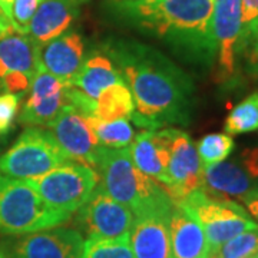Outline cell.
Listing matches in <instances>:
<instances>
[{
  "instance_id": "1",
  "label": "cell",
  "mask_w": 258,
  "mask_h": 258,
  "mask_svg": "<svg viewBox=\"0 0 258 258\" xmlns=\"http://www.w3.org/2000/svg\"><path fill=\"white\" fill-rule=\"evenodd\" d=\"M129 82L135 122L149 131L188 122L191 82L175 64L145 47L115 52Z\"/></svg>"
},
{
  "instance_id": "2",
  "label": "cell",
  "mask_w": 258,
  "mask_h": 258,
  "mask_svg": "<svg viewBox=\"0 0 258 258\" xmlns=\"http://www.w3.org/2000/svg\"><path fill=\"white\" fill-rule=\"evenodd\" d=\"M215 0H141L134 3L144 26L176 40L201 62H210L217 47L211 33Z\"/></svg>"
},
{
  "instance_id": "3",
  "label": "cell",
  "mask_w": 258,
  "mask_h": 258,
  "mask_svg": "<svg viewBox=\"0 0 258 258\" xmlns=\"http://www.w3.org/2000/svg\"><path fill=\"white\" fill-rule=\"evenodd\" d=\"M95 171L106 192L128 207L134 217L145 212H171L175 205L164 185L134 165L128 148L99 147Z\"/></svg>"
},
{
  "instance_id": "4",
  "label": "cell",
  "mask_w": 258,
  "mask_h": 258,
  "mask_svg": "<svg viewBox=\"0 0 258 258\" xmlns=\"http://www.w3.org/2000/svg\"><path fill=\"white\" fill-rule=\"evenodd\" d=\"M68 220L69 215L47 205L28 181L0 174V234L25 235Z\"/></svg>"
},
{
  "instance_id": "5",
  "label": "cell",
  "mask_w": 258,
  "mask_h": 258,
  "mask_svg": "<svg viewBox=\"0 0 258 258\" xmlns=\"http://www.w3.org/2000/svg\"><path fill=\"white\" fill-rule=\"evenodd\" d=\"M71 162L47 129L30 126L0 157V174L16 179H33Z\"/></svg>"
},
{
  "instance_id": "6",
  "label": "cell",
  "mask_w": 258,
  "mask_h": 258,
  "mask_svg": "<svg viewBox=\"0 0 258 258\" xmlns=\"http://www.w3.org/2000/svg\"><path fill=\"white\" fill-rule=\"evenodd\" d=\"M176 204L188 208L203 225L210 245V254L241 232L258 228L257 222L249 218L240 204L211 197L203 189L194 191Z\"/></svg>"
},
{
  "instance_id": "7",
  "label": "cell",
  "mask_w": 258,
  "mask_h": 258,
  "mask_svg": "<svg viewBox=\"0 0 258 258\" xmlns=\"http://www.w3.org/2000/svg\"><path fill=\"white\" fill-rule=\"evenodd\" d=\"M28 182L47 205L71 217L89 200L99 182V175L91 166L71 161Z\"/></svg>"
},
{
  "instance_id": "8",
  "label": "cell",
  "mask_w": 258,
  "mask_h": 258,
  "mask_svg": "<svg viewBox=\"0 0 258 258\" xmlns=\"http://www.w3.org/2000/svg\"><path fill=\"white\" fill-rule=\"evenodd\" d=\"M168 149L165 189L174 203L182 201L189 194L203 188L204 166L191 137L181 129L161 131Z\"/></svg>"
},
{
  "instance_id": "9",
  "label": "cell",
  "mask_w": 258,
  "mask_h": 258,
  "mask_svg": "<svg viewBox=\"0 0 258 258\" xmlns=\"http://www.w3.org/2000/svg\"><path fill=\"white\" fill-rule=\"evenodd\" d=\"M91 119L92 115L68 103L46 129L69 161L95 169L101 145L93 132Z\"/></svg>"
},
{
  "instance_id": "10",
  "label": "cell",
  "mask_w": 258,
  "mask_h": 258,
  "mask_svg": "<svg viewBox=\"0 0 258 258\" xmlns=\"http://www.w3.org/2000/svg\"><path fill=\"white\" fill-rule=\"evenodd\" d=\"M78 221L88 238L112 240L128 237L134 214L123 204L112 198L101 182H98L89 200L79 208Z\"/></svg>"
},
{
  "instance_id": "11",
  "label": "cell",
  "mask_w": 258,
  "mask_h": 258,
  "mask_svg": "<svg viewBox=\"0 0 258 258\" xmlns=\"http://www.w3.org/2000/svg\"><path fill=\"white\" fill-rule=\"evenodd\" d=\"M211 33L218 52L222 79L235 74L237 53L242 40L241 0H215L211 18Z\"/></svg>"
},
{
  "instance_id": "12",
  "label": "cell",
  "mask_w": 258,
  "mask_h": 258,
  "mask_svg": "<svg viewBox=\"0 0 258 258\" xmlns=\"http://www.w3.org/2000/svg\"><path fill=\"white\" fill-rule=\"evenodd\" d=\"M83 242L79 231L55 227L25 234L13 245L12 258H81Z\"/></svg>"
},
{
  "instance_id": "13",
  "label": "cell",
  "mask_w": 258,
  "mask_h": 258,
  "mask_svg": "<svg viewBox=\"0 0 258 258\" xmlns=\"http://www.w3.org/2000/svg\"><path fill=\"white\" fill-rule=\"evenodd\" d=\"M82 37L76 32H68L40 45L39 62L49 74L57 78L64 86H74L75 79L83 64Z\"/></svg>"
},
{
  "instance_id": "14",
  "label": "cell",
  "mask_w": 258,
  "mask_h": 258,
  "mask_svg": "<svg viewBox=\"0 0 258 258\" xmlns=\"http://www.w3.org/2000/svg\"><path fill=\"white\" fill-rule=\"evenodd\" d=\"M171 212H145L134 217L129 242L135 258H174L169 240Z\"/></svg>"
},
{
  "instance_id": "15",
  "label": "cell",
  "mask_w": 258,
  "mask_h": 258,
  "mask_svg": "<svg viewBox=\"0 0 258 258\" xmlns=\"http://www.w3.org/2000/svg\"><path fill=\"white\" fill-rule=\"evenodd\" d=\"M255 179L241 161H222L204 168L201 189L217 198L244 201L249 194L258 189Z\"/></svg>"
},
{
  "instance_id": "16",
  "label": "cell",
  "mask_w": 258,
  "mask_h": 258,
  "mask_svg": "<svg viewBox=\"0 0 258 258\" xmlns=\"http://www.w3.org/2000/svg\"><path fill=\"white\" fill-rule=\"evenodd\" d=\"M169 240L174 258H208L210 245L203 225L184 205H174L169 221Z\"/></svg>"
},
{
  "instance_id": "17",
  "label": "cell",
  "mask_w": 258,
  "mask_h": 258,
  "mask_svg": "<svg viewBox=\"0 0 258 258\" xmlns=\"http://www.w3.org/2000/svg\"><path fill=\"white\" fill-rule=\"evenodd\" d=\"M76 0H43L29 25V35L43 45L66 33L78 18Z\"/></svg>"
},
{
  "instance_id": "18",
  "label": "cell",
  "mask_w": 258,
  "mask_h": 258,
  "mask_svg": "<svg viewBox=\"0 0 258 258\" xmlns=\"http://www.w3.org/2000/svg\"><path fill=\"white\" fill-rule=\"evenodd\" d=\"M40 43L33 37L13 33L0 39V81L10 75L26 76L32 81L36 74Z\"/></svg>"
},
{
  "instance_id": "19",
  "label": "cell",
  "mask_w": 258,
  "mask_h": 258,
  "mask_svg": "<svg viewBox=\"0 0 258 258\" xmlns=\"http://www.w3.org/2000/svg\"><path fill=\"white\" fill-rule=\"evenodd\" d=\"M129 154L134 165L145 175L166 185L168 149L161 131H142L131 142Z\"/></svg>"
},
{
  "instance_id": "20",
  "label": "cell",
  "mask_w": 258,
  "mask_h": 258,
  "mask_svg": "<svg viewBox=\"0 0 258 258\" xmlns=\"http://www.w3.org/2000/svg\"><path fill=\"white\" fill-rule=\"evenodd\" d=\"M116 83H123V79L111 60L106 56L95 55L83 62L74 86L91 101H96L102 91Z\"/></svg>"
},
{
  "instance_id": "21",
  "label": "cell",
  "mask_w": 258,
  "mask_h": 258,
  "mask_svg": "<svg viewBox=\"0 0 258 258\" xmlns=\"http://www.w3.org/2000/svg\"><path fill=\"white\" fill-rule=\"evenodd\" d=\"M68 103H69L68 88H64V91L52 96L29 95L22 108L19 120L22 125H26L29 128L30 126L47 128Z\"/></svg>"
},
{
  "instance_id": "22",
  "label": "cell",
  "mask_w": 258,
  "mask_h": 258,
  "mask_svg": "<svg viewBox=\"0 0 258 258\" xmlns=\"http://www.w3.org/2000/svg\"><path fill=\"white\" fill-rule=\"evenodd\" d=\"M135 103L132 93L123 83H116L102 91L99 98L95 101L93 116L101 120L122 119L132 116Z\"/></svg>"
},
{
  "instance_id": "23",
  "label": "cell",
  "mask_w": 258,
  "mask_h": 258,
  "mask_svg": "<svg viewBox=\"0 0 258 258\" xmlns=\"http://www.w3.org/2000/svg\"><path fill=\"white\" fill-rule=\"evenodd\" d=\"M92 128L101 147L126 148L134 141V128L126 118L113 120H101L92 116Z\"/></svg>"
},
{
  "instance_id": "24",
  "label": "cell",
  "mask_w": 258,
  "mask_h": 258,
  "mask_svg": "<svg viewBox=\"0 0 258 258\" xmlns=\"http://www.w3.org/2000/svg\"><path fill=\"white\" fill-rule=\"evenodd\" d=\"M258 129V92L251 93L240 102L225 120V132L228 135L248 134Z\"/></svg>"
},
{
  "instance_id": "25",
  "label": "cell",
  "mask_w": 258,
  "mask_h": 258,
  "mask_svg": "<svg viewBox=\"0 0 258 258\" xmlns=\"http://www.w3.org/2000/svg\"><path fill=\"white\" fill-rule=\"evenodd\" d=\"M235 144L234 139L228 134H211L204 137L198 145L197 152L204 168L215 165L218 162L225 161L234 151Z\"/></svg>"
},
{
  "instance_id": "26",
  "label": "cell",
  "mask_w": 258,
  "mask_h": 258,
  "mask_svg": "<svg viewBox=\"0 0 258 258\" xmlns=\"http://www.w3.org/2000/svg\"><path fill=\"white\" fill-rule=\"evenodd\" d=\"M81 258H135L128 237L112 240L88 238L83 242Z\"/></svg>"
},
{
  "instance_id": "27",
  "label": "cell",
  "mask_w": 258,
  "mask_h": 258,
  "mask_svg": "<svg viewBox=\"0 0 258 258\" xmlns=\"http://www.w3.org/2000/svg\"><path fill=\"white\" fill-rule=\"evenodd\" d=\"M258 252V228L241 232L224 242L208 258H247Z\"/></svg>"
},
{
  "instance_id": "28",
  "label": "cell",
  "mask_w": 258,
  "mask_h": 258,
  "mask_svg": "<svg viewBox=\"0 0 258 258\" xmlns=\"http://www.w3.org/2000/svg\"><path fill=\"white\" fill-rule=\"evenodd\" d=\"M43 0H13L10 22L19 35H28L29 25L39 5Z\"/></svg>"
},
{
  "instance_id": "29",
  "label": "cell",
  "mask_w": 258,
  "mask_h": 258,
  "mask_svg": "<svg viewBox=\"0 0 258 258\" xmlns=\"http://www.w3.org/2000/svg\"><path fill=\"white\" fill-rule=\"evenodd\" d=\"M19 109V95L0 93V137L6 135L12 128V123Z\"/></svg>"
},
{
  "instance_id": "30",
  "label": "cell",
  "mask_w": 258,
  "mask_h": 258,
  "mask_svg": "<svg viewBox=\"0 0 258 258\" xmlns=\"http://www.w3.org/2000/svg\"><path fill=\"white\" fill-rule=\"evenodd\" d=\"M242 39H248V59L252 71L258 75V19L242 28Z\"/></svg>"
},
{
  "instance_id": "31",
  "label": "cell",
  "mask_w": 258,
  "mask_h": 258,
  "mask_svg": "<svg viewBox=\"0 0 258 258\" xmlns=\"http://www.w3.org/2000/svg\"><path fill=\"white\" fill-rule=\"evenodd\" d=\"M258 19V0H241V22L242 28Z\"/></svg>"
},
{
  "instance_id": "32",
  "label": "cell",
  "mask_w": 258,
  "mask_h": 258,
  "mask_svg": "<svg viewBox=\"0 0 258 258\" xmlns=\"http://www.w3.org/2000/svg\"><path fill=\"white\" fill-rule=\"evenodd\" d=\"M240 161L245 165V168L249 171V174L258 178V148H249L245 149L241 154Z\"/></svg>"
},
{
  "instance_id": "33",
  "label": "cell",
  "mask_w": 258,
  "mask_h": 258,
  "mask_svg": "<svg viewBox=\"0 0 258 258\" xmlns=\"http://www.w3.org/2000/svg\"><path fill=\"white\" fill-rule=\"evenodd\" d=\"M13 33H16V32H15V28H13L10 19L5 15L3 10L0 9V39L13 35Z\"/></svg>"
},
{
  "instance_id": "34",
  "label": "cell",
  "mask_w": 258,
  "mask_h": 258,
  "mask_svg": "<svg viewBox=\"0 0 258 258\" xmlns=\"http://www.w3.org/2000/svg\"><path fill=\"white\" fill-rule=\"evenodd\" d=\"M242 203L247 205V210H248L249 214L258 221V189L249 194Z\"/></svg>"
},
{
  "instance_id": "35",
  "label": "cell",
  "mask_w": 258,
  "mask_h": 258,
  "mask_svg": "<svg viewBox=\"0 0 258 258\" xmlns=\"http://www.w3.org/2000/svg\"><path fill=\"white\" fill-rule=\"evenodd\" d=\"M12 3H13V0H0V9L5 12V15L9 19L12 15Z\"/></svg>"
},
{
  "instance_id": "36",
  "label": "cell",
  "mask_w": 258,
  "mask_h": 258,
  "mask_svg": "<svg viewBox=\"0 0 258 258\" xmlns=\"http://www.w3.org/2000/svg\"><path fill=\"white\" fill-rule=\"evenodd\" d=\"M0 258H6V255H5V254L2 252V249H0Z\"/></svg>"
},
{
  "instance_id": "37",
  "label": "cell",
  "mask_w": 258,
  "mask_h": 258,
  "mask_svg": "<svg viewBox=\"0 0 258 258\" xmlns=\"http://www.w3.org/2000/svg\"><path fill=\"white\" fill-rule=\"evenodd\" d=\"M247 258H257L255 255H251V257H247Z\"/></svg>"
},
{
  "instance_id": "38",
  "label": "cell",
  "mask_w": 258,
  "mask_h": 258,
  "mask_svg": "<svg viewBox=\"0 0 258 258\" xmlns=\"http://www.w3.org/2000/svg\"><path fill=\"white\" fill-rule=\"evenodd\" d=\"M255 257H257V258H258V252H257V254H255Z\"/></svg>"
}]
</instances>
